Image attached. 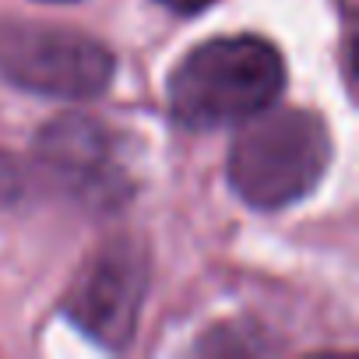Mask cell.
Instances as JSON below:
<instances>
[{
	"label": "cell",
	"mask_w": 359,
	"mask_h": 359,
	"mask_svg": "<svg viewBox=\"0 0 359 359\" xmlns=\"http://www.w3.org/2000/svg\"><path fill=\"white\" fill-rule=\"evenodd\" d=\"M285 85L278 50L257 36L201 43L169 74V109L191 130L233 127L268 109Z\"/></svg>",
	"instance_id": "obj_1"
},
{
	"label": "cell",
	"mask_w": 359,
	"mask_h": 359,
	"mask_svg": "<svg viewBox=\"0 0 359 359\" xmlns=\"http://www.w3.org/2000/svg\"><path fill=\"white\" fill-rule=\"evenodd\" d=\"M229 151V184L250 208L275 212L306 198L331 162V137L310 109H261Z\"/></svg>",
	"instance_id": "obj_2"
},
{
	"label": "cell",
	"mask_w": 359,
	"mask_h": 359,
	"mask_svg": "<svg viewBox=\"0 0 359 359\" xmlns=\"http://www.w3.org/2000/svg\"><path fill=\"white\" fill-rule=\"evenodd\" d=\"M0 74L25 92L81 102L109 88L113 53L85 32L0 22Z\"/></svg>",
	"instance_id": "obj_3"
},
{
	"label": "cell",
	"mask_w": 359,
	"mask_h": 359,
	"mask_svg": "<svg viewBox=\"0 0 359 359\" xmlns=\"http://www.w3.org/2000/svg\"><path fill=\"white\" fill-rule=\"evenodd\" d=\"M148 285L144 250L130 236L106 240L74 275V285L64 299L67 317L106 348L130 341Z\"/></svg>",
	"instance_id": "obj_4"
},
{
	"label": "cell",
	"mask_w": 359,
	"mask_h": 359,
	"mask_svg": "<svg viewBox=\"0 0 359 359\" xmlns=\"http://www.w3.org/2000/svg\"><path fill=\"white\" fill-rule=\"evenodd\" d=\"M36 158L39 169L50 176V184L81 208L109 212L130 194L127 172L116 155V141L92 116L67 113L50 120L39 130Z\"/></svg>",
	"instance_id": "obj_5"
},
{
	"label": "cell",
	"mask_w": 359,
	"mask_h": 359,
	"mask_svg": "<svg viewBox=\"0 0 359 359\" xmlns=\"http://www.w3.org/2000/svg\"><path fill=\"white\" fill-rule=\"evenodd\" d=\"M22 198V169L11 155H0V208Z\"/></svg>",
	"instance_id": "obj_6"
},
{
	"label": "cell",
	"mask_w": 359,
	"mask_h": 359,
	"mask_svg": "<svg viewBox=\"0 0 359 359\" xmlns=\"http://www.w3.org/2000/svg\"><path fill=\"white\" fill-rule=\"evenodd\" d=\"M155 4H162V8H169V11H176V15H198V11H205L208 4H215V0H155Z\"/></svg>",
	"instance_id": "obj_7"
}]
</instances>
